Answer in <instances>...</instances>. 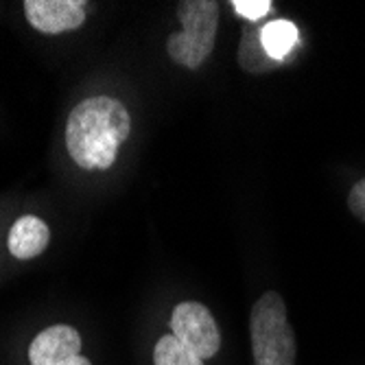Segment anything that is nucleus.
<instances>
[{
	"label": "nucleus",
	"mask_w": 365,
	"mask_h": 365,
	"mask_svg": "<svg viewBox=\"0 0 365 365\" xmlns=\"http://www.w3.org/2000/svg\"><path fill=\"white\" fill-rule=\"evenodd\" d=\"M131 118L118 98L98 94L83 98L66 120V147L86 171L110 169L120 145L129 138Z\"/></svg>",
	"instance_id": "f257e3e1"
},
{
	"label": "nucleus",
	"mask_w": 365,
	"mask_h": 365,
	"mask_svg": "<svg viewBox=\"0 0 365 365\" xmlns=\"http://www.w3.org/2000/svg\"><path fill=\"white\" fill-rule=\"evenodd\" d=\"M254 365H295V335L287 317L282 295L262 293L250 315Z\"/></svg>",
	"instance_id": "f03ea898"
},
{
	"label": "nucleus",
	"mask_w": 365,
	"mask_h": 365,
	"mask_svg": "<svg viewBox=\"0 0 365 365\" xmlns=\"http://www.w3.org/2000/svg\"><path fill=\"white\" fill-rule=\"evenodd\" d=\"M178 18L182 31L173 33L167 42L169 57L188 71H197L212 48L219 29V3L217 0H180Z\"/></svg>",
	"instance_id": "7ed1b4c3"
},
{
	"label": "nucleus",
	"mask_w": 365,
	"mask_h": 365,
	"mask_svg": "<svg viewBox=\"0 0 365 365\" xmlns=\"http://www.w3.org/2000/svg\"><path fill=\"white\" fill-rule=\"evenodd\" d=\"M171 330L199 359H212L221 348V333L212 313L199 302H182L173 309Z\"/></svg>",
	"instance_id": "20e7f679"
},
{
	"label": "nucleus",
	"mask_w": 365,
	"mask_h": 365,
	"mask_svg": "<svg viewBox=\"0 0 365 365\" xmlns=\"http://www.w3.org/2000/svg\"><path fill=\"white\" fill-rule=\"evenodd\" d=\"M22 7L29 24L46 36L75 31L86 22L83 0H26Z\"/></svg>",
	"instance_id": "39448f33"
},
{
	"label": "nucleus",
	"mask_w": 365,
	"mask_h": 365,
	"mask_svg": "<svg viewBox=\"0 0 365 365\" xmlns=\"http://www.w3.org/2000/svg\"><path fill=\"white\" fill-rule=\"evenodd\" d=\"M81 350V337L68 324H55L31 341L29 363L31 365H59L77 356Z\"/></svg>",
	"instance_id": "423d86ee"
},
{
	"label": "nucleus",
	"mask_w": 365,
	"mask_h": 365,
	"mask_svg": "<svg viewBox=\"0 0 365 365\" xmlns=\"http://www.w3.org/2000/svg\"><path fill=\"white\" fill-rule=\"evenodd\" d=\"M9 252L18 260H31L40 256L51 243V227L33 215L20 217L9 232Z\"/></svg>",
	"instance_id": "0eeeda50"
},
{
	"label": "nucleus",
	"mask_w": 365,
	"mask_h": 365,
	"mask_svg": "<svg viewBox=\"0 0 365 365\" xmlns=\"http://www.w3.org/2000/svg\"><path fill=\"white\" fill-rule=\"evenodd\" d=\"M260 26L258 24H247L243 29L241 36V44H239V66L250 73V75H262L276 68V61L267 55L262 46V38H260Z\"/></svg>",
	"instance_id": "6e6552de"
},
{
	"label": "nucleus",
	"mask_w": 365,
	"mask_h": 365,
	"mask_svg": "<svg viewBox=\"0 0 365 365\" xmlns=\"http://www.w3.org/2000/svg\"><path fill=\"white\" fill-rule=\"evenodd\" d=\"M260 38H262V46L267 51V55L276 63H280L297 44V26L289 20H272L262 26Z\"/></svg>",
	"instance_id": "1a4fd4ad"
},
{
	"label": "nucleus",
	"mask_w": 365,
	"mask_h": 365,
	"mask_svg": "<svg viewBox=\"0 0 365 365\" xmlns=\"http://www.w3.org/2000/svg\"><path fill=\"white\" fill-rule=\"evenodd\" d=\"M153 363L155 365H204V359H199L192 350H188L178 337L164 335L158 339L153 348Z\"/></svg>",
	"instance_id": "9d476101"
},
{
	"label": "nucleus",
	"mask_w": 365,
	"mask_h": 365,
	"mask_svg": "<svg viewBox=\"0 0 365 365\" xmlns=\"http://www.w3.org/2000/svg\"><path fill=\"white\" fill-rule=\"evenodd\" d=\"M232 7L245 20L256 22L272 11V0H232Z\"/></svg>",
	"instance_id": "9b49d317"
},
{
	"label": "nucleus",
	"mask_w": 365,
	"mask_h": 365,
	"mask_svg": "<svg viewBox=\"0 0 365 365\" xmlns=\"http://www.w3.org/2000/svg\"><path fill=\"white\" fill-rule=\"evenodd\" d=\"M348 206L354 212V217L365 223V180L356 182L354 188L350 190V195H348Z\"/></svg>",
	"instance_id": "f8f14e48"
},
{
	"label": "nucleus",
	"mask_w": 365,
	"mask_h": 365,
	"mask_svg": "<svg viewBox=\"0 0 365 365\" xmlns=\"http://www.w3.org/2000/svg\"><path fill=\"white\" fill-rule=\"evenodd\" d=\"M59 365H92L86 356H81V354H77V356H73V359H68V361H63V363H59Z\"/></svg>",
	"instance_id": "ddd939ff"
}]
</instances>
